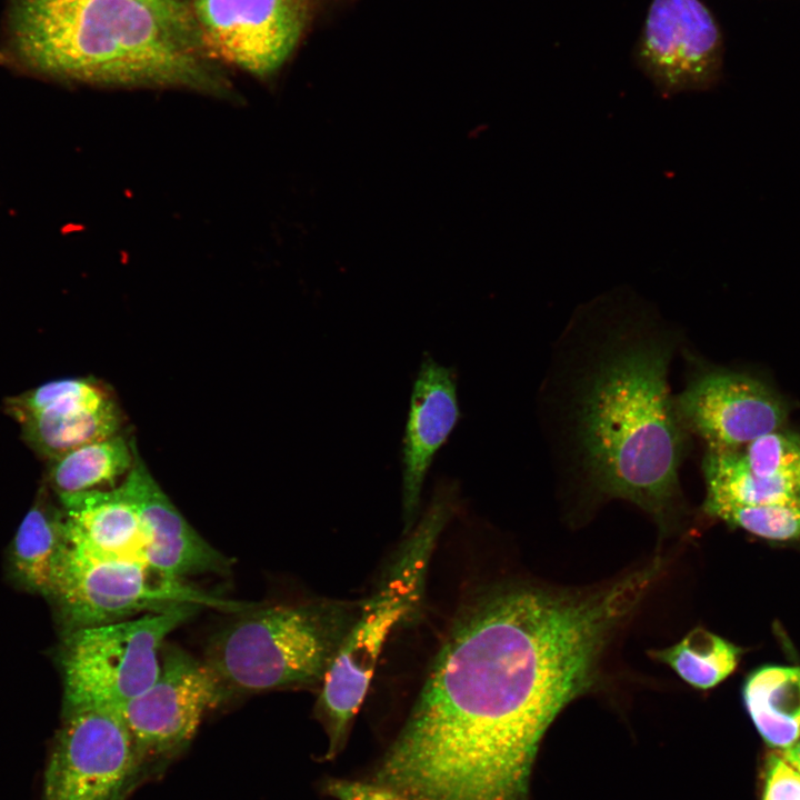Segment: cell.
I'll return each instance as SVG.
<instances>
[{
  "label": "cell",
  "mask_w": 800,
  "mask_h": 800,
  "mask_svg": "<svg viewBox=\"0 0 800 800\" xmlns=\"http://www.w3.org/2000/svg\"><path fill=\"white\" fill-rule=\"evenodd\" d=\"M198 46L257 76L276 71L303 26L300 0H192Z\"/></svg>",
  "instance_id": "obj_10"
},
{
  "label": "cell",
  "mask_w": 800,
  "mask_h": 800,
  "mask_svg": "<svg viewBox=\"0 0 800 800\" xmlns=\"http://www.w3.org/2000/svg\"><path fill=\"white\" fill-rule=\"evenodd\" d=\"M224 693L207 662L177 647L162 648L157 679L120 709L142 763L186 747Z\"/></svg>",
  "instance_id": "obj_9"
},
{
  "label": "cell",
  "mask_w": 800,
  "mask_h": 800,
  "mask_svg": "<svg viewBox=\"0 0 800 800\" xmlns=\"http://www.w3.org/2000/svg\"><path fill=\"white\" fill-rule=\"evenodd\" d=\"M648 590L640 570L577 589L518 581L457 614L379 758L410 800H524L539 742L592 689L616 629Z\"/></svg>",
  "instance_id": "obj_1"
},
{
  "label": "cell",
  "mask_w": 800,
  "mask_h": 800,
  "mask_svg": "<svg viewBox=\"0 0 800 800\" xmlns=\"http://www.w3.org/2000/svg\"><path fill=\"white\" fill-rule=\"evenodd\" d=\"M458 503L457 482L439 481L427 509L406 533L377 587L361 599L358 616L327 672L314 707V717L328 739L323 761L334 760L344 750L382 649L391 631L416 613L432 553Z\"/></svg>",
  "instance_id": "obj_4"
},
{
  "label": "cell",
  "mask_w": 800,
  "mask_h": 800,
  "mask_svg": "<svg viewBox=\"0 0 800 800\" xmlns=\"http://www.w3.org/2000/svg\"><path fill=\"white\" fill-rule=\"evenodd\" d=\"M361 600L254 604L212 639L207 663L226 693L320 689Z\"/></svg>",
  "instance_id": "obj_5"
},
{
  "label": "cell",
  "mask_w": 800,
  "mask_h": 800,
  "mask_svg": "<svg viewBox=\"0 0 800 800\" xmlns=\"http://www.w3.org/2000/svg\"><path fill=\"white\" fill-rule=\"evenodd\" d=\"M13 39L29 67L64 79L229 91L199 47L140 0H18Z\"/></svg>",
  "instance_id": "obj_3"
},
{
  "label": "cell",
  "mask_w": 800,
  "mask_h": 800,
  "mask_svg": "<svg viewBox=\"0 0 800 800\" xmlns=\"http://www.w3.org/2000/svg\"><path fill=\"white\" fill-rule=\"evenodd\" d=\"M156 11L167 23L198 46L190 7L184 0H140ZM199 47V46H198Z\"/></svg>",
  "instance_id": "obj_26"
},
{
  "label": "cell",
  "mask_w": 800,
  "mask_h": 800,
  "mask_svg": "<svg viewBox=\"0 0 800 800\" xmlns=\"http://www.w3.org/2000/svg\"><path fill=\"white\" fill-rule=\"evenodd\" d=\"M678 342L639 296L607 292L573 313L542 391L560 471L594 501L638 506L662 537L687 517L679 471L689 433L668 382Z\"/></svg>",
  "instance_id": "obj_2"
},
{
  "label": "cell",
  "mask_w": 800,
  "mask_h": 800,
  "mask_svg": "<svg viewBox=\"0 0 800 800\" xmlns=\"http://www.w3.org/2000/svg\"><path fill=\"white\" fill-rule=\"evenodd\" d=\"M703 511L710 517L767 540L800 539V501L773 504L704 502Z\"/></svg>",
  "instance_id": "obj_23"
},
{
  "label": "cell",
  "mask_w": 800,
  "mask_h": 800,
  "mask_svg": "<svg viewBox=\"0 0 800 800\" xmlns=\"http://www.w3.org/2000/svg\"><path fill=\"white\" fill-rule=\"evenodd\" d=\"M674 401L687 432L708 450L741 449L780 429L787 418L783 402L766 384L724 370L694 372Z\"/></svg>",
  "instance_id": "obj_11"
},
{
  "label": "cell",
  "mask_w": 800,
  "mask_h": 800,
  "mask_svg": "<svg viewBox=\"0 0 800 800\" xmlns=\"http://www.w3.org/2000/svg\"><path fill=\"white\" fill-rule=\"evenodd\" d=\"M136 454L120 434L88 443L48 460V482L58 496L112 489L131 470Z\"/></svg>",
  "instance_id": "obj_18"
},
{
  "label": "cell",
  "mask_w": 800,
  "mask_h": 800,
  "mask_svg": "<svg viewBox=\"0 0 800 800\" xmlns=\"http://www.w3.org/2000/svg\"><path fill=\"white\" fill-rule=\"evenodd\" d=\"M738 450L742 461L756 478L800 496L799 434L778 429Z\"/></svg>",
  "instance_id": "obj_22"
},
{
  "label": "cell",
  "mask_w": 800,
  "mask_h": 800,
  "mask_svg": "<svg viewBox=\"0 0 800 800\" xmlns=\"http://www.w3.org/2000/svg\"><path fill=\"white\" fill-rule=\"evenodd\" d=\"M763 800H800V772L777 754L768 761Z\"/></svg>",
  "instance_id": "obj_25"
},
{
  "label": "cell",
  "mask_w": 800,
  "mask_h": 800,
  "mask_svg": "<svg viewBox=\"0 0 800 800\" xmlns=\"http://www.w3.org/2000/svg\"><path fill=\"white\" fill-rule=\"evenodd\" d=\"M52 598L68 632L182 604L233 613L254 606L208 593L138 560L86 554L68 541Z\"/></svg>",
  "instance_id": "obj_7"
},
{
  "label": "cell",
  "mask_w": 800,
  "mask_h": 800,
  "mask_svg": "<svg viewBox=\"0 0 800 800\" xmlns=\"http://www.w3.org/2000/svg\"><path fill=\"white\" fill-rule=\"evenodd\" d=\"M322 792L333 800H403L392 789L366 778L326 779Z\"/></svg>",
  "instance_id": "obj_24"
},
{
  "label": "cell",
  "mask_w": 800,
  "mask_h": 800,
  "mask_svg": "<svg viewBox=\"0 0 800 800\" xmlns=\"http://www.w3.org/2000/svg\"><path fill=\"white\" fill-rule=\"evenodd\" d=\"M66 549L62 511L52 507L43 492L16 533L11 549L12 570L24 587L52 598Z\"/></svg>",
  "instance_id": "obj_16"
},
{
  "label": "cell",
  "mask_w": 800,
  "mask_h": 800,
  "mask_svg": "<svg viewBox=\"0 0 800 800\" xmlns=\"http://www.w3.org/2000/svg\"><path fill=\"white\" fill-rule=\"evenodd\" d=\"M459 418L454 370L426 354L413 383L402 446L401 503L404 534L420 517L426 476Z\"/></svg>",
  "instance_id": "obj_13"
},
{
  "label": "cell",
  "mask_w": 800,
  "mask_h": 800,
  "mask_svg": "<svg viewBox=\"0 0 800 800\" xmlns=\"http://www.w3.org/2000/svg\"><path fill=\"white\" fill-rule=\"evenodd\" d=\"M720 58V33L700 0H653L639 60L664 96L704 88Z\"/></svg>",
  "instance_id": "obj_12"
},
{
  "label": "cell",
  "mask_w": 800,
  "mask_h": 800,
  "mask_svg": "<svg viewBox=\"0 0 800 800\" xmlns=\"http://www.w3.org/2000/svg\"><path fill=\"white\" fill-rule=\"evenodd\" d=\"M648 654L670 667L676 674L698 690H709L736 670L741 649L724 638L697 627L676 644L650 650Z\"/></svg>",
  "instance_id": "obj_20"
},
{
  "label": "cell",
  "mask_w": 800,
  "mask_h": 800,
  "mask_svg": "<svg viewBox=\"0 0 800 800\" xmlns=\"http://www.w3.org/2000/svg\"><path fill=\"white\" fill-rule=\"evenodd\" d=\"M20 426L27 444L50 460L84 444L117 436L122 426V413L111 399L94 409L32 417Z\"/></svg>",
  "instance_id": "obj_19"
},
{
  "label": "cell",
  "mask_w": 800,
  "mask_h": 800,
  "mask_svg": "<svg viewBox=\"0 0 800 800\" xmlns=\"http://www.w3.org/2000/svg\"><path fill=\"white\" fill-rule=\"evenodd\" d=\"M783 758L800 772V741H797L782 753Z\"/></svg>",
  "instance_id": "obj_27"
},
{
  "label": "cell",
  "mask_w": 800,
  "mask_h": 800,
  "mask_svg": "<svg viewBox=\"0 0 800 800\" xmlns=\"http://www.w3.org/2000/svg\"><path fill=\"white\" fill-rule=\"evenodd\" d=\"M68 544L99 558L146 563V536L136 509L117 488L59 496Z\"/></svg>",
  "instance_id": "obj_15"
},
{
  "label": "cell",
  "mask_w": 800,
  "mask_h": 800,
  "mask_svg": "<svg viewBox=\"0 0 800 800\" xmlns=\"http://www.w3.org/2000/svg\"><path fill=\"white\" fill-rule=\"evenodd\" d=\"M142 768L119 709L63 706L44 773V800H126Z\"/></svg>",
  "instance_id": "obj_8"
},
{
  "label": "cell",
  "mask_w": 800,
  "mask_h": 800,
  "mask_svg": "<svg viewBox=\"0 0 800 800\" xmlns=\"http://www.w3.org/2000/svg\"><path fill=\"white\" fill-rule=\"evenodd\" d=\"M118 492L136 509L146 536V563L177 578L223 573L229 559L184 519L136 454Z\"/></svg>",
  "instance_id": "obj_14"
},
{
  "label": "cell",
  "mask_w": 800,
  "mask_h": 800,
  "mask_svg": "<svg viewBox=\"0 0 800 800\" xmlns=\"http://www.w3.org/2000/svg\"><path fill=\"white\" fill-rule=\"evenodd\" d=\"M111 394L96 380L60 379L12 397L6 402L8 414L19 423L37 416H59L101 407Z\"/></svg>",
  "instance_id": "obj_21"
},
{
  "label": "cell",
  "mask_w": 800,
  "mask_h": 800,
  "mask_svg": "<svg viewBox=\"0 0 800 800\" xmlns=\"http://www.w3.org/2000/svg\"><path fill=\"white\" fill-rule=\"evenodd\" d=\"M746 709L772 747L789 748L800 738V667L763 666L743 683Z\"/></svg>",
  "instance_id": "obj_17"
},
{
  "label": "cell",
  "mask_w": 800,
  "mask_h": 800,
  "mask_svg": "<svg viewBox=\"0 0 800 800\" xmlns=\"http://www.w3.org/2000/svg\"><path fill=\"white\" fill-rule=\"evenodd\" d=\"M202 609L182 604L68 632L63 706L123 708L157 679L164 639Z\"/></svg>",
  "instance_id": "obj_6"
}]
</instances>
